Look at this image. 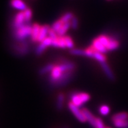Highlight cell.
<instances>
[{"label":"cell","mask_w":128,"mask_h":128,"mask_svg":"<svg viewBox=\"0 0 128 128\" xmlns=\"http://www.w3.org/2000/svg\"><path fill=\"white\" fill-rule=\"evenodd\" d=\"M40 26L39 24H34L32 26V35H31V39L32 41L34 42H37L38 40V37H39V33H40Z\"/></svg>","instance_id":"obj_11"},{"label":"cell","mask_w":128,"mask_h":128,"mask_svg":"<svg viewBox=\"0 0 128 128\" xmlns=\"http://www.w3.org/2000/svg\"><path fill=\"white\" fill-rule=\"evenodd\" d=\"M71 28V22H66L63 24L60 30L57 32L58 36L59 37H63L65 36V34H66V32H68V30Z\"/></svg>","instance_id":"obj_17"},{"label":"cell","mask_w":128,"mask_h":128,"mask_svg":"<svg viewBox=\"0 0 128 128\" xmlns=\"http://www.w3.org/2000/svg\"><path fill=\"white\" fill-rule=\"evenodd\" d=\"M55 66V64H46V66H44V67H42V68H40L39 71V73L40 75H43V74L47 73V72H51L52 70L53 69V68H54Z\"/></svg>","instance_id":"obj_16"},{"label":"cell","mask_w":128,"mask_h":128,"mask_svg":"<svg viewBox=\"0 0 128 128\" xmlns=\"http://www.w3.org/2000/svg\"><path fill=\"white\" fill-rule=\"evenodd\" d=\"M63 24H64V23H63L60 20H56V22H54V23H53V24L52 25L51 29L53 30L54 32H56V33H57V32L60 30V29L62 28Z\"/></svg>","instance_id":"obj_25"},{"label":"cell","mask_w":128,"mask_h":128,"mask_svg":"<svg viewBox=\"0 0 128 128\" xmlns=\"http://www.w3.org/2000/svg\"><path fill=\"white\" fill-rule=\"evenodd\" d=\"M65 96L63 93H59L57 96V101H56V109L58 111H60L63 109L64 103Z\"/></svg>","instance_id":"obj_15"},{"label":"cell","mask_w":128,"mask_h":128,"mask_svg":"<svg viewBox=\"0 0 128 128\" xmlns=\"http://www.w3.org/2000/svg\"><path fill=\"white\" fill-rule=\"evenodd\" d=\"M12 48L16 54L19 56H25L30 52V44L26 40L18 41V42L12 44Z\"/></svg>","instance_id":"obj_3"},{"label":"cell","mask_w":128,"mask_h":128,"mask_svg":"<svg viewBox=\"0 0 128 128\" xmlns=\"http://www.w3.org/2000/svg\"><path fill=\"white\" fill-rule=\"evenodd\" d=\"M74 71L75 70H71L63 72L60 78L58 80L56 84H54V88H60L67 85L72 79V76L74 75Z\"/></svg>","instance_id":"obj_4"},{"label":"cell","mask_w":128,"mask_h":128,"mask_svg":"<svg viewBox=\"0 0 128 128\" xmlns=\"http://www.w3.org/2000/svg\"><path fill=\"white\" fill-rule=\"evenodd\" d=\"M94 48L96 50V51H98L99 52H101L102 54H104L107 52V49L104 47L103 44H101L100 41L98 39V38H96V39H94L92 42V44Z\"/></svg>","instance_id":"obj_12"},{"label":"cell","mask_w":128,"mask_h":128,"mask_svg":"<svg viewBox=\"0 0 128 128\" xmlns=\"http://www.w3.org/2000/svg\"><path fill=\"white\" fill-rule=\"evenodd\" d=\"M71 28L74 30H77L78 27V19L76 16H74L71 20Z\"/></svg>","instance_id":"obj_28"},{"label":"cell","mask_w":128,"mask_h":128,"mask_svg":"<svg viewBox=\"0 0 128 128\" xmlns=\"http://www.w3.org/2000/svg\"><path fill=\"white\" fill-rule=\"evenodd\" d=\"M64 128H68V127H64Z\"/></svg>","instance_id":"obj_31"},{"label":"cell","mask_w":128,"mask_h":128,"mask_svg":"<svg viewBox=\"0 0 128 128\" xmlns=\"http://www.w3.org/2000/svg\"><path fill=\"white\" fill-rule=\"evenodd\" d=\"M68 106H69V108L70 109L71 112L74 114V116L76 117V118L78 120H79L80 122H82V123L86 122V117L84 116L82 110L79 109V107H77L76 106H75L71 102H69L68 103Z\"/></svg>","instance_id":"obj_5"},{"label":"cell","mask_w":128,"mask_h":128,"mask_svg":"<svg viewBox=\"0 0 128 128\" xmlns=\"http://www.w3.org/2000/svg\"><path fill=\"white\" fill-rule=\"evenodd\" d=\"M70 53L72 55H75V56H84V50L82 49H74L72 48L70 50Z\"/></svg>","instance_id":"obj_27"},{"label":"cell","mask_w":128,"mask_h":128,"mask_svg":"<svg viewBox=\"0 0 128 128\" xmlns=\"http://www.w3.org/2000/svg\"><path fill=\"white\" fill-rule=\"evenodd\" d=\"M113 124L117 128H128V120L114 122Z\"/></svg>","instance_id":"obj_21"},{"label":"cell","mask_w":128,"mask_h":128,"mask_svg":"<svg viewBox=\"0 0 128 128\" xmlns=\"http://www.w3.org/2000/svg\"><path fill=\"white\" fill-rule=\"evenodd\" d=\"M32 31V26L31 24H25L19 28L14 30L12 32V36L14 39L17 41H22L31 37Z\"/></svg>","instance_id":"obj_1"},{"label":"cell","mask_w":128,"mask_h":128,"mask_svg":"<svg viewBox=\"0 0 128 128\" xmlns=\"http://www.w3.org/2000/svg\"><path fill=\"white\" fill-rule=\"evenodd\" d=\"M84 116L86 117V121H88L90 125L93 128H97V123H96V118L91 113L89 110L86 108H84L82 110Z\"/></svg>","instance_id":"obj_7"},{"label":"cell","mask_w":128,"mask_h":128,"mask_svg":"<svg viewBox=\"0 0 128 128\" xmlns=\"http://www.w3.org/2000/svg\"><path fill=\"white\" fill-rule=\"evenodd\" d=\"M98 39L100 40L101 44H103L104 47L106 48L110 41L109 36H105V35H101V36H100L98 37Z\"/></svg>","instance_id":"obj_20"},{"label":"cell","mask_w":128,"mask_h":128,"mask_svg":"<svg viewBox=\"0 0 128 128\" xmlns=\"http://www.w3.org/2000/svg\"><path fill=\"white\" fill-rule=\"evenodd\" d=\"M74 16V14L71 12H66L65 14H64L62 17L60 18V20L63 22V23H66V22H71V19L73 18Z\"/></svg>","instance_id":"obj_18"},{"label":"cell","mask_w":128,"mask_h":128,"mask_svg":"<svg viewBox=\"0 0 128 128\" xmlns=\"http://www.w3.org/2000/svg\"><path fill=\"white\" fill-rule=\"evenodd\" d=\"M71 102L77 107H80L82 104L86 103L90 99V96L84 92H74L70 94Z\"/></svg>","instance_id":"obj_2"},{"label":"cell","mask_w":128,"mask_h":128,"mask_svg":"<svg viewBox=\"0 0 128 128\" xmlns=\"http://www.w3.org/2000/svg\"><path fill=\"white\" fill-rule=\"evenodd\" d=\"M24 18H25V21L26 24H30L31 20L32 17V11L30 8H28L26 10L24 11Z\"/></svg>","instance_id":"obj_23"},{"label":"cell","mask_w":128,"mask_h":128,"mask_svg":"<svg viewBox=\"0 0 128 128\" xmlns=\"http://www.w3.org/2000/svg\"><path fill=\"white\" fill-rule=\"evenodd\" d=\"M100 65H101V67L102 68V69L104 71V74H106V76H107L108 79L110 80L114 81L115 80V76L114 73H113L112 71L111 70L110 68L108 65L105 62H102L100 63Z\"/></svg>","instance_id":"obj_8"},{"label":"cell","mask_w":128,"mask_h":128,"mask_svg":"<svg viewBox=\"0 0 128 128\" xmlns=\"http://www.w3.org/2000/svg\"><path fill=\"white\" fill-rule=\"evenodd\" d=\"M109 43H108V45L106 47L107 50L112 51L118 49L120 46V42L118 40V39H116V37H115L114 36H109Z\"/></svg>","instance_id":"obj_10"},{"label":"cell","mask_w":128,"mask_h":128,"mask_svg":"<svg viewBox=\"0 0 128 128\" xmlns=\"http://www.w3.org/2000/svg\"><path fill=\"white\" fill-rule=\"evenodd\" d=\"M128 120V113L126 112H122L117 113L113 115L111 118V121L112 122L116 121H122V120Z\"/></svg>","instance_id":"obj_14"},{"label":"cell","mask_w":128,"mask_h":128,"mask_svg":"<svg viewBox=\"0 0 128 128\" xmlns=\"http://www.w3.org/2000/svg\"><path fill=\"white\" fill-rule=\"evenodd\" d=\"M50 26L48 25H44L40 27V33H39V37L37 41L39 42H41L44 39L46 38L47 35H48V31L50 30Z\"/></svg>","instance_id":"obj_13"},{"label":"cell","mask_w":128,"mask_h":128,"mask_svg":"<svg viewBox=\"0 0 128 128\" xmlns=\"http://www.w3.org/2000/svg\"><path fill=\"white\" fill-rule=\"evenodd\" d=\"M96 123H97V128H106L104 127L103 120L100 118H96Z\"/></svg>","instance_id":"obj_30"},{"label":"cell","mask_w":128,"mask_h":128,"mask_svg":"<svg viewBox=\"0 0 128 128\" xmlns=\"http://www.w3.org/2000/svg\"><path fill=\"white\" fill-rule=\"evenodd\" d=\"M47 47V46L45 44H44L42 42H40L39 45H38V46H37V48H36V54H37V56H40V55L45 51V50L46 49Z\"/></svg>","instance_id":"obj_22"},{"label":"cell","mask_w":128,"mask_h":128,"mask_svg":"<svg viewBox=\"0 0 128 128\" xmlns=\"http://www.w3.org/2000/svg\"><path fill=\"white\" fill-rule=\"evenodd\" d=\"M26 24L25 21V18H24V11H20V12L17 13L15 15L14 19L12 21L11 26L13 30L19 28L24 24Z\"/></svg>","instance_id":"obj_6"},{"label":"cell","mask_w":128,"mask_h":128,"mask_svg":"<svg viewBox=\"0 0 128 128\" xmlns=\"http://www.w3.org/2000/svg\"><path fill=\"white\" fill-rule=\"evenodd\" d=\"M94 58L95 60L98 61L100 63L105 62L106 59L104 54L96 50L94 52V58Z\"/></svg>","instance_id":"obj_19"},{"label":"cell","mask_w":128,"mask_h":128,"mask_svg":"<svg viewBox=\"0 0 128 128\" xmlns=\"http://www.w3.org/2000/svg\"><path fill=\"white\" fill-rule=\"evenodd\" d=\"M64 39H65V41H66V47L71 49L73 48L74 47V42L72 40V38L69 36H64Z\"/></svg>","instance_id":"obj_24"},{"label":"cell","mask_w":128,"mask_h":128,"mask_svg":"<svg viewBox=\"0 0 128 128\" xmlns=\"http://www.w3.org/2000/svg\"><path fill=\"white\" fill-rule=\"evenodd\" d=\"M10 5L12 8L20 11H24L28 8L27 5L24 4V2L22 0H11Z\"/></svg>","instance_id":"obj_9"},{"label":"cell","mask_w":128,"mask_h":128,"mask_svg":"<svg viewBox=\"0 0 128 128\" xmlns=\"http://www.w3.org/2000/svg\"><path fill=\"white\" fill-rule=\"evenodd\" d=\"M106 128H109V127H106Z\"/></svg>","instance_id":"obj_32"},{"label":"cell","mask_w":128,"mask_h":128,"mask_svg":"<svg viewBox=\"0 0 128 128\" xmlns=\"http://www.w3.org/2000/svg\"><path fill=\"white\" fill-rule=\"evenodd\" d=\"M48 36L49 37H50L52 40H55V39H58V37H59V36H58L57 33H56V32H54L53 30H52L51 28H50V30H49L48 31Z\"/></svg>","instance_id":"obj_29"},{"label":"cell","mask_w":128,"mask_h":128,"mask_svg":"<svg viewBox=\"0 0 128 128\" xmlns=\"http://www.w3.org/2000/svg\"><path fill=\"white\" fill-rule=\"evenodd\" d=\"M110 108L109 106L106 104H103L100 107V112L103 116H106L109 113Z\"/></svg>","instance_id":"obj_26"},{"label":"cell","mask_w":128,"mask_h":128,"mask_svg":"<svg viewBox=\"0 0 128 128\" xmlns=\"http://www.w3.org/2000/svg\"><path fill=\"white\" fill-rule=\"evenodd\" d=\"M107 1H110V0H107Z\"/></svg>","instance_id":"obj_33"}]
</instances>
